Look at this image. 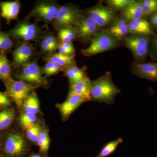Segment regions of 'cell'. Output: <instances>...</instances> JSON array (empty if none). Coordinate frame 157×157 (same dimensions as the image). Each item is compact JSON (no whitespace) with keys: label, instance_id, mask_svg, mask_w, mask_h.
Here are the masks:
<instances>
[{"label":"cell","instance_id":"obj_1","mask_svg":"<svg viewBox=\"0 0 157 157\" xmlns=\"http://www.w3.org/2000/svg\"><path fill=\"white\" fill-rule=\"evenodd\" d=\"M90 98L91 101L107 104L114 103L116 97L121 90L113 83L110 72L91 81Z\"/></svg>","mask_w":157,"mask_h":157},{"label":"cell","instance_id":"obj_2","mask_svg":"<svg viewBox=\"0 0 157 157\" xmlns=\"http://www.w3.org/2000/svg\"><path fill=\"white\" fill-rule=\"evenodd\" d=\"M119 40L108 31L98 32L91 41L87 48H83L80 52L85 56H91L108 51L119 45Z\"/></svg>","mask_w":157,"mask_h":157},{"label":"cell","instance_id":"obj_3","mask_svg":"<svg viewBox=\"0 0 157 157\" xmlns=\"http://www.w3.org/2000/svg\"><path fill=\"white\" fill-rule=\"evenodd\" d=\"M83 15L81 10L76 6L69 4L60 6L52 26L56 30L63 28L76 29Z\"/></svg>","mask_w":157,"mask_h":157},{"label":"cell","instance_id":"obj_4","mask_svg":"<svg viewBox=\"0 0 157 157\" xmlns=\"http://www.w3.org/2000/svg\"><path fill=\"white\" fill-rule=\"evenodd\" d=\"M60 6L56 1H37L26 19L34 17L47 27L53 22Z\"/></svg>","mask_w":157,"mask_h":157},{"label":"cell","instance_id":"obj_5","mask_svg":"<svg viewBox=\"0 0 157 157\" xmlns=\"http://www.w3.org/2000/svg\"><path fill=\"white\" fill-rule=\"evenodd\" d=\"M151 37L139 34H131L124 38V43L132 52L136 63H144L149 54Z\"/></svg>","mask_w":157,"mask_h":157},{"label":"cell","instance_id":"obj_6","mask_svg":"<svg viewBox=\"0 0 157 157\" xmlns=\"http://www.w3.org/2000/svg\"><path fill=\"white\" fill-rule=\"evenodd\" d=\"M8 33L13 39L22 40L25 42L36 41L42 37V28L36 23L30 22L25 18L17 22Z\"/></svg>","mask_w":157,"mask_h":157},{"label":"cell","instance_id":"obj_7","mask_svg":"<svg viewBox=\"0 0 157 157\" xmlns=\"http://www.w3.org/2000/svg\"><path fill=\"white\" fill-rule=\"evenodd\" d=\"M7 95L14 101L17 107L23 106L25 101L34 90L38 87L27 82L13 78L5 83Z\"/></svg>","mask_w":157,"mask_h":157},{"label":"cell","instance_id":"obj_8","mask_svg":"<svg viewBox=\"0 0 157 157\" xmlns=\"http://www.w3.org/2000/svg\"><path fill=\"white\" fill-rule=\"evenodd\" d=\"M19 72L16 74L17 80L27 82L38 87L45 86L48 82L43 76L42 68H40L35 59L30 61L21 67Z\"/></svg>","mask_w":157,"mask_h":157},{"label":"cell","instance_id":"obj_9","mask_svg":"<svg viewBox=\"0 0 157 157\" xmlns=\"http://www.w3.org/2000/svg\"><path fill=\"white\" fill-rule=\"evenodd\" d=\"M25 141L20 134L11 133L6 135L1 144V157H21L25 152Z\"/></svg>","mask_w":157,"mask_h":157},{"label":"cell","instance_id":"obj_10","mask_svg":"<svg viewBox=\"0 0 157 157\" xmlns=\"http://www.w3.org/2000/svg\"><path fill=\"white\" fill-rule=\"evenodd\" d=\"M98 26L95 21L87 15H83L79 20L76 30L78 40L84 44L91 42L98 33Z\"/></svg>","mask_w":157,"mask_h":157},{"label":"cell","instance_id":"obj_11","mask_svg":"<svg viewBox=\"0 0 157 157\" xmlns=\"http://www.w3.org/2000/svg\"><path fill=\"white\" fill-rule=\"evenodd\" d=\"M86 13L95 21L99 27L109 25L115 19L114 10L99 5L86 9Z\"/></svg>","mask_w":157,"mask_h":157},{"label":"cell","instance_id":"obj_12","mask_svg":"<svg viewBox=\"0 0 157 157\" xmlns=\"http://www.w3.org/2000/svg\"><path fill=\"white\" fill-rule=\"evenodd\" d=\"M35 52V48L28 42H23L17 43L12 52V67L16 69H19L30 61Z\"/></svg>","mask_w":157,"mask_h":157},{"label":"cell","instance_id":"obj_13","mask_svg":"<svg viewBox=\"0 0 157 157\" xmlns=\"http://www.w3.org/2000/svg\"><path fill=\"white\" fill-rule=\"evenodd\" d=\"M132 70V73L139 78L157 82V62H134Z\"/></svg>","mask_w":157,"mask_h":157},{"label":"cell","instance_id":"obj_14","mask_svg":"<svg viewBox=\"0 0 157 157\" xmlns=\"http://www.w3.org/2000/svg\"><path fill=\"white\" fill-rule=\"evenodd\" d=\"M86 102V101L80 96L69 93L66 101L59 106L62 117L64 119H67L82 104Z\"/></svg>","mask_w":157,"mask_h":157},{"label":"cell","instance_id":"obj_15","mask_svg":"<svg viewBox=\"0 0 157 157\" xmlns=\"http://www.w3.org/2000/svg\"><path fill=\"white\" fill-rule=\"evenodd\" d=\"M21 8V3L19 1L13 2H0L1 15L9 24L12 21L17 20V17Z\"/></svg>","mask_w":157,"mask_h":157},{"label":"cell","instance_id":"obj_16","mask_svg":"<svg viewBox=\"0 0 157 157\" xmlns=\"http://www.w3.org/2000/svg\"><path fill=\"white\" fill-rule=\"evenodd\" d=\"M128 29V33L131 34H139L152 37L156 34L147 21L144 18L129 21Z\"/></svg>","mask_w":157,"mask_h":157},{"label":"cell","instance_id":"obj_17","mask_svg":"<svg viewBox=\"0 0 157 157\" xmlns=\"http://www.w3.org/2000/svg\"><path fill=\"white\" fill-rule=\"evenodd\" d=\"M91 80L88 76L76 83L70 84L69 93L80 96L86 101H91L90 98Z\"/></svg>","mask_w":157,"mask_h":157},{"label":"cell","instance_id":"obj_18","mask_svg":"<svg viewBox=\"0 0 157 157\" xmlns=\"http://www.w3.org/2000/svg\"><path fill=\"white\" fill-rule=\"evenodd\" d=\"M124 18L129 21L144 18L140 1H133L122 10Z\"/></svg>","mask_w":157,"mask_h":157},{"label":"cell","instance_id":"obj_19","mask_svg":"<svg viewBox=\"0 0 157 157\" xmlns=\"http://www.w3.org/2000/svg\"><path fill=\"white\" fill-rule=\"evenodd\" d=\"M128 21L124 17L115 19L109 28V32L118 40H121L128 33Z\"/></svg>","mask_w":157,"mask_h":157},{"label":"cell","instance_id":"obj_20","mask_svg":"<svg viewBox=\"0 0 157 157\" xmlns=\"http://www.w3.org/2000/svg\"><path fill=\"white\" fill-rule=\"evenodd\" d=\"M44 60L46 62H49L57 64L64 68L76 65L74 57L66 56L59 52H55L45 56L44 57Z\"/></svg>","mask_w":157,"mask_h":157},{"label":"cell","instance_id":"obj_21","mask_svg":"<svg viewBox=\"0 0 157 157\" xmlns=\"http://www.w3.org/2000/svg\"><path fill=\"white\" fill-rule=\"evenodd\" d=\"M12 63L9 60L6 53H0V79L6 83L12 79Z\"/></svg>","mask_w":157,"mask_h":157},{"label":"cell","instance_id":"obj_22","mask_svg":"<svg viewBox=\"0 0 157 157\" xmlns=\"http://www.w3.org/2000/svg\"><path fill=\"white\" fill-rule=\"evenodd\" d=\"M15 117V111L12 108L7 107L0 111V131L11 126Z\"/></svg>","mask_w":157,"mask_h":157},{"label":"cell","instance_id":"obj_23","mask_svg":"<svg viewBox=\"0 0 157 157\" xmlns=\"http://www.w3.org/2000/svg\"><path fill=\"white\" fill-rule=\"evenodd\" d=\"M63 72L68 77L70 84L76 83L87 76L84 70L76 67V65L65 68Z\"/></svg>","mask_w":157,"mask_h":157},{"label":"cell","instance_id":"obj_24","mask_svg":"<svg viewBox=\"0 0 157 157\" xmlns=\"http://www.w3.org/2000/svg\"><path fill=\"white\" fill-rule=\"evenodd\" d=\"M57 38L59 42H72L78 39L76 29L70 28H63L57 30Z\"/></svg>","mask_w":157,"mask_h":157},{"label":"cell","instance_id":"obj_25","mask_svg":"<svg viewBox=\"0 0 157 157\" xmlns=\"http://www.w3.org/2000/svg\"><path fill=\"white\" fill-rule=\"evenodd\" d=\"M23 107L25 112L31 113L36 114L40 111L39 101L36 94L33 92L25 101Z\"/></svg>","mask_w":157,"mask_h":157},{"label":"cell","instance_id":"obj_26","mask_svg":"<svg viewBox=\"0 0 157 157\" xmlns=\"http://www.w3.org/2000/svg\"><path fill=\"white\" fill-rule=\"evenodd\" d=\"M14 45V40L9 33L0 30V53L9 52Z\"/></svg>","mask_w":157,"mask_h":157},{"label":"cell","instance_id":"obj_27","mask_svg":"<svg viewBox=\"0 0 157 157\" xmlns=\"http://www.w3.org/2000/svg\"><path fill=\"white\" fill-rule=\"evenodd\" d=\"M123 142V140L121 138H118L117 140L110 141L103 147L99 154L95 157L108 156L115 151L118 145Z\"/></svg>","mask_w":157,"mask_h":157},{"label":"cell","instance_id":"obj_28","mask_svg":"<svg viewBox=\"0 0 157 157\" xmlns=\"http://www.w3.org/2000/svg\"><path fill=\"white\" fill-rule=\"evenodd\" d=\"M36 120V114L25 111L20 117L19 121L23 128L27 130L35 124Z\"/></svg>","mask_w":157,"mask_h":157},{"label":"cell","instance_id":"obj_29","mask_svg":"<svg viewBox=\"0 0 157 157\" xmlns=\"http://www.w3.org/2000/svg\"><path fill=\"white\" fill-rule=\"evenodd\" d=\"M64 68L57 64L48 62L42 67V70L43 74L46 77H48L56 75L60 71H63Z\"/></svg>","mask_w":157,"mask_h":157},{"label":"cell","instance_id":"obj_30","mask_svg":"<svg viewBox=\"0 0 157 157\" xmlns=\"http://www.w3.org/2000/svg\"><path fill=\"white\" fill-rule=\"evenodd\" d=\"M37 142L40 151L43 153L48 151L50 145V139L48 132L46 130L41 131Z\"/></svg>","mask_w":157,"mask_h":157},{"label":"cell","instance_id":"obj_31","mask_svg":"<svg viewBox=\"0 0 157 157\" xmlns=\"http://www.w3.org/2000/svg\"><path fill=\"white\" fill-rule=\"evenodd\" d=\"M142 12L144 16H147L157 12V0L140 1Z\"/></svg>","mask_w":157,"mask_h":157},{"label":"cell","instance_id":"obj_32","mask_svg":"<svg viewBox=\"0 0 157 157\" xmlns=\"http://www.w3.org/2000/svg\"><path fill=\"white\" fill-rule=\"evenodd\" d=\"M133 1V0H109L107 1V2L112 10L122 11Z\"/></svg>","mask_w":157,"mask_h":157},{"label":"cell","instance_id":"obj_33","mask_svg":"<svg viewBox=\"0 0 157 157\" xmlns=\"http://www.w3.org/2000/svg\"><path fill=\"white\" fill-rule=\"evenodd\" d=\"M41 132V127L39 124H36L27 130V136L31 141L37 142Z\"/></svg>","mask_w":157,"mask_h":157},{"label":"cell","instance_id":"obj_34","mask_svg":"<svg viewBox=\"0 0 157 157\" xmlns=\"http://www.w3.org/2000/svg\"><path fill=\"white\" fill-rule=\"evenodd\" d=\"M151 38L149 47V55L152 60L157 61V34Z\"/></svg>","mask_w":157,"mask_h":157},{"label":"cell","instance_id":"obj_35","mask_svg":"<svg viewBox=\"0 0 157 157\" xmlns=\"http://www.w3.org/2000/svg\"><path fill=\"white\" fill-rule=\"evenodd\" d=\"M11 101L6 93L0 92V109H3L10 106Z\"/></svg>","mask_w":157,"mask_h":157},{"label":"cell","instance_id":"obj_36","mask_svg":"<svg viewBox=\"0 0 157 157\" xmlns=\"http://www.w3.org/2000/svg\"><path fill=\"white\" fill-rule=\"evenodd\" d=\"M147 17V21L150 25L151 26L154 31L157 30V12L148 15Z\"/></svg>","mask_w":157,"mask_h":157},{"label":"cell","instance_id":"obj_37","mask_svg":"<svg viewBox=\"0 0 157 157\" xmlns=\"http://www.w3.org/2000/svg\"><path fill=\"white\" fill-rule=\"evenodd\" d=\"M59 45L62 47L70 51L71 52L75 54V49L72 42H59Z\"/></svg>","mask_w":157,"mask_h":157},{"label":"cell","instance_id":"obj_38","mask_svg":"<svg viewBox=\"0 0 157 157\" xmlns=\"http://www.w3.org/2000/svg\"><path fill=\"white\" fill-rule=\"evenodd\" d=\"M30 157H41V156L40 155L36 154L33 155L31 156Z\"/></svg>","mask_w":157,"mask_h":157},{"label":"cell","instance_id":"obj_39","mask_svg":"<svg viewBox=\"0 0 157 157\" xmlns=\"http://www.w3.org/2000/svg\"><path fill=\"white\" fill-rule=\"evenodd\" d=\"M1 143H0V150H1ZM0 157H1V153H0Z\"/></svg>","mask_w":157,"mask_h":157}]
</instances>
